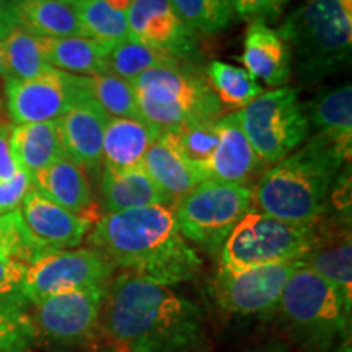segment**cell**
<instances>
[{
	"label": "cell",
	"mask_w": 352,
	"mask_h": 352,
	"mask_svg": "<svg viewBox=\"0 0 352 352\" xmlns=\"http://www.w3.org/2000/svg\"><path fill=\"white\" fill-rule=\"evenodd\" d=\"M100 320L108 340L122 352H196L206 338L195 302L132 272L111 280Z\"/></svg>",
	"instance_id": "1"
},
{
	"label": "cell",
	"mask_w": 352,
	"mask_h": 352,
	"mask_svg": "<svg viewBox=\"0 0 352 352\" xmlns=\"http://www.w3.org/2000/svg\"><path fill=\"white\" fill-rule=\"evenodd\" d=\"M90 243L114 267L166 285L192 280L202 266L165 204L107 212L95 223Z\"/></svg>",
	"instance_id": "2"
},
{
	"label": "cell",
	"mask_w": 352,
	"mask_h": 352,
	"mask_svg": "<svg viewBox=\"0 0 352 352\" xmlns=\"http://www.w3.org/2000/svg\"><path fill=\"white\" fill-rule=\"evenodd\" d=\"M351 151L323 134H315L300 151L264 173L252 197L261 212L297 226H315Z\"/></svg>",
	"instance_id": "3"
},
{
	"label": "cell",
	"mask_w": 352,
	"mask_h": 352,
	"mask_svg": "<svg viewBox=\"0 0 352 352\" xmlns=\"http://www.w3.org/2000/svg\"><path fill=\"white\" fill-rule=\"evenodd\" d=\"M305 82L344 69L352 51V0H305L277 30Z\"/></svg>",
	"instance_id": "4"
},
{
	"label": "cell",
	"mask_w": 352,
	"mask_h": 352,
	"mask_svg": "<svg viewBox=\"0 0 352 352\" xmlns=\"http://www.w3.org/2000/svg\"><path fill=\"white\" fill-rule=\"evenodd\" d=\"M131 83L140 118L162 131L192 121H217L222 113L209 83L179 64L147 70Z\"/></svg>",
	"instance_id": "5"
},
{
	"label": "cell",
	"mask_w": 352,
	"mask_h": 352,
	"mask_svg": "<svg viewBox=\"0 0 352 352\" xmlns=\"http://www.w3.org/2000/svg\"><path fill=\"white\" fill-rule=\"evenodd\" d=\"M315 239V226H297L250 209L223 241L220 267L236 271L302 261Z\"/></svg>",
	"instance_id": "6"
},
{
	"label": "cell",
	"mask_w": 352,
	"mask_h": 352,
	"mask_svg": "<svg viewBox=\"0 0 352 352\" xmlns=\"http://www.w3.org/2000/svg\"><path fill=\"white\" fill-rule=\"evenodd\" d=\"M252 201L248 186L204 179L175 202L176 226L184 239L214 253L248 212Z\"/></svg>",
	"instance_id": "7"
},
{
	"label": "cell",
	"mask_w": 352,
	"mask_h": 352,
	"mask_svg": "<svg viewBox=\"0 0 352 352\" xmlns=\"http://www.w3.org/2000/svg\"><path fill=\"white\" fill-rule=\"evenodd\" d=\"M239 118L253 151L267 165L289 157L310 131L298 91L287 87L259 95L239 111Z\"/></svg>",
	"instance_id": "8"
},
{
	"label": "cell",
	"mask_w": 352,
	"mask_h": 352,
	"mask_svg": "<svg viewBox=\"0 0 352 352\" xmlns=\"http://www.w3.org/2000/svg\"><path fill=\"white\" fill-rule=\"evenodd\" d=\"M277 305L298 333L316 342L334 341L349 323L351 310L338 289L303 263L289 277Z\"/></svg>",
	"instance_id": "9"
},
{
	"label": "cell",
	"mask_w": 352,
	"mask_h": 352,
	"mask_svg": "<svg viewBox=\"0 0 352 352\" xmlns=\"http://www.w3.org/2000/svg\"><path fill=\"white\" fill-rule=\"evenodd\" d=\"M114 266L95 248L54 250L26 267L21 292L36 305L44 298L70 290L108 285Z\"/></svg>",
	"instance_id": "10"
},
{
	"label": "cell",
	"mask_w": 352,
	"mask_h": 352,
	"mask_svg": "<svg viewBox=\"0 0 352 352\" xmlns=\"http://www.w3.org/2000/svg\"><path fill=\"white\" fill-rule=\"evenodd\" d=\"M90 96L88 77L50 69L28 80H7L8 111L15 124L57 121Z\"/></svg>",
	"instance_id": "11"
},
{
	"label": "cell",
	"mask_w": 352,
	"mask_h": 352,
	"mask_svg": "<svg viewBox=\"0 0 352 352\" xmlns=\"http://www.w3.org/2000/svg\"><path fill=\"white\" fill-rule=\"evenodd\" d=\"M302 261L266 264L245 270L220 267L214 280V298L226 311L235 315H256L270 311L279 303L289 277Z\"/></svg>",
	"instance_id": "12"
},
{
	"label": "cell",
	"mask_w": 352,
	"mask_h": 352,
	"mask_svg": "<svg viewBox=\"0 0 352 352\" xmlns=\"http://www.w3.org/2000/svg\"><path fill=\"white\" fill-rule=\"evenodd\" d=\"M108 285L70 290L36 303V324L44 336L59 344L85 342L98 328Z\"/></svg>",
	"instance_id": "13"
},
{
	"label": "cell",
	"mask_w": 352,
	"mask_h": 352,
	"mask_svg": "<svg viewBox=\"0 0 352 352\" xmlns=\"http://www.w3.org/2000/svg\"><path fill=\"white\" fill-rule=\"evenodd\" d=\"M129 34L132 39L182 59L195 51L192 33L176 15L170 0H131Z\"/></svg>",
	"instance_id": "14"
},
{
	"label": "cell",
	"mask_w": 352,
	"mask_h": 352,
	"mask_svg": "<svg viewBox=\"0 0 352 352\" xmlns=\"http://www.w3.org/2000/svg\"><path fill=\"white\" fill-rule=\"evenodd\" d=\"M20 214L33 239L50 252L78 246L94 223L91 219L60 208L34 188L21 202Z\"/></svg>",
	"instance_id": "15"
},
{
	"label": "cell",
	"mask_w": 352,
	"mask_h": 352,
	"mask_svg": "<svg viewBox=\"0 0 352 352\" xmlns=\"http://www.w3.org/2000/svg\"><path fill=\"white\" fill-rule=\"evenodd\" d=\"M109 116L90 96L57 120L65 157L80 168L95 170L103 157V138Z\"/></svg>",
	"instance_id": "16"
},
{
	"label": "cell",
	"mask_w": 352,
	"mask_h": 352,
	"mask_svg": "<svg viewBox=\"0 0 352 352\" xmlns=\"http://www.w3.org/2000/svg\"><path fill=\"white\" fill-rule=\"evenodd\" d=\"M219 144L208 168V179L243 184L254 175L263 162L246 138L239 113L219 118Z\"/></svg>",
	"instance_id": "17"
},
{
	"label": "cell",
	"mask_w": 352,
	"mask_h": 352,
	"mask_svg": "<svg viewBox=\"0 0 352 352\" xmlns=\"http://www.w3.org/2000/svg\"><path fill=\"white\" fill-rule=\"evenodd\" d=\"M245 70L271 87H283L292 76V54L287 43L264 20H252L245 36Z\"/></svg>",
	"instance_id": "18"
},
{
	"label": "cell",
	"mask_w": 352,
	"mask_h": 352,
	"mask_svg": "<svg viewBox=\"0 0 352 352\" xmlns=\"http://www.w3.org/2000/svg\"><path fill=\"white\" fill-rule=\"evenodd\" d=\"M142 168L170 202H176L206 179L179 152L170 131H164L151 145Z\"/></svg>",
	"instance_id": "19"
},
{
	"label": "cell",
	"mask_w": 352,
	"mask_h": 352,
	"mask_svg": "<svg viewBox=\"0 0 352 352\" xmlns=\"http://www.w3.org/2000/svg\"><path fill=\"white\" fill-rule=\"evenodd\" d=\"M316 239L302 263L333 284L341 294L346 307H352V243L346 228L320 230L315 223Z\"/></svg>",
	"instance_id": "20"
},
{
	"label": "cell",
	"mask_w": 352,
	"mask_h": 352,
	"mask_svg": "<svg viewBox=\"0 0 352 352\" xmlns=\"http://www.w3.org/2000/svg\"><path fill=\"white\" fill-rule=\"evenodd\" d=\"M162 129L142 118H109L103 138L104 168L126 171L142 166V160Z\"/></svg>",
	"instance_id": "21"
},
{
	"label": "cell",
	"mask_w": 352,
	"mask_h": 352,
	"mask_svg": "<svg viewBox=\"0 0 352 352\" xmlns=\"http://www.w3.org/2000/svg\"><path fill=\"white\" fill-rule=\"evenodd\" d=\"M33 188L70 212L94 220V195L85 173L67 157L60 158L33 176Z\"/></svg>",
	"instance_id": "22"
},
{
	"label": "cell",
	"mask_w": 352,
	"mask_h": 352,
	"mask_svg": "<svg viewBox=\"0 0 352 352\" xmlns=\"http://www.w3.org/2000/svg\"><path fill=\"white\" fill-rule=\"evenodd\" d=\"M16 25L43 38L85 36L77 7L67 0H12Z\"/></svg>",
	"instance_id": "23"
},
{
	"label": "cell",
	"mask_w": 352,
	"mask_h": 352,
	"mask_svg": "<svg viewBox=\"0 0 352 352\" xmlns=\"http://www.w3.org/2000/svg\"><path fill=\"white\" fill-rule=\"evenodd\" d=\"M10 148L20 168L32 176L65 157L57 121L16 124L10 131Z\"/></svg>",
	"instance_id": "24"
},
{
	"label": "cell",
	"mask_w": 352,
	"mask_h": 352,
	"mask_svg": "<svg viewBox=\"0 0 352 352\" xmlns=\"http://www.w3.org/2000/svg\"><path fill=\"white\" fill-rule=\"evenodd\" d=\"M101 196L107 212H121V210L155 204H171L168 197L148 178L142 166L126 171L104 168L101 175Z\"/></svg>",
	"instance_id": "25"
},
{
	"label": "cell",
	"mask_w": 352,
	"mask_h": 352,
	"mask_svg": "<svg viewBox=\"0 0 352 352\" xmlns=\"http://www.w3.org/2000/svg\"><path fill=\"white\" fill-rule=\"evenodd\" d=\"M44 56L51 67L74 76L94 77L108 74L107 47L87 36L43 38Z\"/></svg>",
	"instance_id": "26"
},
{
	"label": "cell",
	"mask_w": 352,
	"mask_h": 352,
	"mask_svg": "<svg viewBox=\"0 0 352 352\" xmlns=\"http://www.w3.org/2000/svg\"><path fill=\"white\" fill-rule=\"evenodd\" d=\"M76 7L85 36L107 50L131 38L127 23L131 0H85Z\"/></svg>",
	"instance_id": "27"
},
{
	"label": "cell",
	"mask_w": 352,
	"mask_h": 352,
	"mask_svg": "<svg viewBox=\"0 0 352 352\" xmlns=\"http://www.w3.org/2000/svg\"><path fill=\"white\" fill-rule=\"evenodd\" d=\"M308 122L316 127V134L327 135L328 139L351 151L352 144V87L351 83L318 96L310 104Z\"/></svg>",
	"instance_id": "28"
},
{
	"label": "cell",
	"mask_w": 352,
	"mask_h": 352,
	"mask_svg": "<svg viewBox=\"0 0 352 352\" xmlns=\"http://www.w3.org/2000/svg\"><path fill=\"white\" fill-rule=\"evenodd\" d=\"M3 57H6V76L13 80H28L47 72L51 67L44 56L43 36L26 32L15 26L2 39Z\"/></svg>",
	"instance_id": "29"
},
{
	"label": "cell",
	"mask_w": 352,
	"mask_h": 352,
	"mask_svg": "<svg viewBox=\"0 0 352 352\" xmlns=\"http://www.w3.org/2000/svg\"><path fill=\"white\" fill-rule=\"evenodd\" d=\"M176 64H179V59L132 38L118 43L116 46L109 47L107 51V65L109 72L129 82L147 70L170 67Z\"/></svg>",
	"instance_id": "30"
},
{
	"label": "cell",
	"mask_w": 352,
	"mask_h": 352,
	"mask_svg": "<svg viewBox=\"0 0 352 352\" xmlns=\"http://www.w3.org/2000/svg\"><path fill=\"white\" fill-rule=\"evenodd\" d=\"M209 85L219 103L241 111L263 94V87L243 67L214 60L208 70Z\"/></svg>",
	"instance_id": "31"
},
{
	"label": "cell",
	"mask_w": 352,
	"mask_h": 352,
	"mask_svg": "<svg viewBox=\"0 0 352 352\" xmlns=\"http://www.w3.org/2000/svg\"><path fill=\"white\" fill-rule=\"evenodd\" d=\"M217 121H192L170 131L183 157L201 171L206 179L210 158L219 144Z\"/></svg>",
	"instance_id": "32"
},
{
	"label": "cell",
	"mask_w": 352,
	"mask_h": 352,
	"mask_svg": "<svg viewBox=\"0 0 352 352\" xmlns=\"http://www.w3.org/2000/svg\"><path fill=\"white\" fill-rule=\"evenodd\" d=\"M88 90L91 98L109 118H140L135 91L132 83L126 78L114 76L111 72L88 77Z\"/></svg>",
	"instance_id": "33"
},
{
	"label": "cell",
	"mask_w": 352,
	"mask_h": 352,
	"mask_svg": "<svg viewBox=\"0 0 352 352\" xmlns=\"http://www.w3.org/2000/svg\"><path fill=\"white\" fill-rule=\"evenodd\" d=\"M179 20L192 33H217L232 25L235 10L230 0H170Z\"/></svg>",
	"instance_id": "34"
},
{
	"label": "cell",
	"mask_w": 352,
	"mask_h": 352,
	"mask_svg": "<svg viewBox=\"0 0 352 352\" xmlns=\"http://www.w3.org/2000/svg\"><path fill=\"white\" fill-rule=\"evenodd\" d=\"M50 250L33 239L21 219L20 209L0 215V254L30 266Z\"/></svg>",
	"instance_id": "35"
},
{
	"label": "cell",
	"mask_w": 352,
	"mask_h": 352,
	"mask_svg": "<svg viewBox=\"0 0 352 352\" xmlns=\"http://www.w3.org/2000/svg\"><path fill=\"white\" fill-rule=\"evenodd\" d=\"M36 329L23 308L0 302V352H28Z\"/></svg>",
	"instance_id": "36"
},
{
	"label": "cell",
	"mask_w": 352,
	"mask_h": 352,
	"mask_svg": "<svg viewBox=\"0 0 352 352\" xmlns=\"http://www.w3.org/2000/svg\"><path fill=\"white\" fill-rule=\"evenodd\" d=\"M26 267V264L0 254V302L25 308L26 298L21 292V284Z\"/></svg>",
	"instance_id": "37"
},
{
	"label": "cell",
	"mask_w": 352,
	"mask_h": 352,
	"mask_svg": "<svg viewBox=\"0 0 352 352\" xmlns=\"http://www.w3.org/2000/svg\"><path fill=\"white\" fill-rule=\"evenodd\" d=\"M33 188L32 175L20 170L8 182H0V215L20 209L25 196Z\"/></svg>",
	"instance_id": "38"
},
{
	"label": "cell",
	"mask_w": 352,
	"mask_h": 352,
	"mask_svg": "<svg viewBox=\"0 0 352 352\" xmlns=\"http://www.w3.org/2000/svg\"><path fill=\"white\" fill-rule=\"evenodd\" d=\"M235 15L252 20H264L279 13L289 0H230Z\"/></svg>",
	"instance_id": "39"
},
{
	"label": "cell",
	"mask_w": 352,
	"mask_h": 352,
	"mask_svg": "<svg viewBox=\"0 0 352 352\" xmlns=\"http://www.w3.org/2000/svg\"><path fill=\"white\" fill-rule=\"evenodd\" d=\"M20 170L10 148V129L0 126V182H8Z\"/></svg>",
	"instance_id": "40"
},
{
	"label": "cell",
	"mask_w": 352,
	"mask_h": 352,
	"mask_svg": "<svg viewBox=\"0 0 352 352\" xmlns=\"http://www.w3.org/2000/svg\"><path fill=\"white\" fill-rule=\"evenodd\" d=\"M16 25L15 13L12 8V0H0V41L12 32Z\"/></svg>",
	"instance_id": "41"
},
{
	"label": "cell",
	"mask_w": 352,
	"mask_h": 352,
	"mask_svg": "<svg viewBox=\"0 0 352 352\" xmlns=\"http://www.w3.org/2000/svg\"><path fill=\"white\" fill-rule=\"evenodd\" d=\"M0 76H6V57H3L2 41H0Z\"/></svg>",
	"instance_id": "42"
},
{
	"label": "cell",
	"mask_w": 352,
	"mask_h": 352,
	"mask_svg": "<svg viewBox=\"0 0 352 352\" xmlns=\"http://www.w3.org/2000/svg\"><path fill=\"white\" fill-rule=\"evenodd\" d=\"M67 2L74 3V6H77V3H80V2H85V0H67Z\"/></svg>",
	"instance_id": "43"
},
{
	"label": "cell",
	"mask_w": 352,
	"mask_h": 352,
	"mask_svg": "<svg viewBox=\"0 0 352 352\" xmlns=\"http://www.w3.org/2000/svg\"><path fill=\"white\" fill-rule=\"evenodd\" d=\"M338 352H351V347L349 346H346V347H342L341 351H338Z\"/></svg>",
	"instance_id": "44"
},
{
	"label": "cell",
	"mask_w": 352,
	"mask_h": 352,
	"mask_svg": "<svg viewBox=\"0 0 352 352\" xmlns=\"http://www.w3.org/2000/svg\"><path fill=\"white\" fill-rule=\"evenodd\" d=\"M263 352H280V351H263Z\"/></svg>",
	"instance_id": "45"
}]
</instances>
